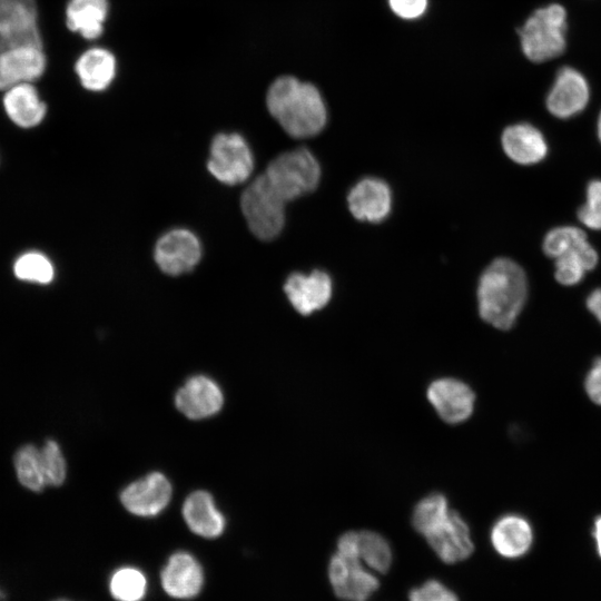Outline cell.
<instances>
[{"label": "cell", "instance_id": "1", "mask_svg": "<svg viewBox=\"0 0 601 601\" xmlns=\"http://www.w3.org/2000/svg\"><path fill=\"white\" fill-rule=\"evenodd\" d=\"M266 106L294 138L316 136L326 125L327 110L319 90L293 76H282L273 81L266 95Z\"/></svg>", "mask_w": 601, "mask_h": 601}, {"label": "cell", "instance_id": "2", "mask_svg": "<svg viewBox=\"0 0 601 601\" xmlns=\"http://www.w3.org/2000/svg\"><path fill=\"white\" fill-rule=\"evenodd\" d=\"M526 296L528 280L523 269L509 258H497L479 280L480 316L499 329H509L521 313Z\"/></svg>", "mask_w": 601, "mask_h": 601}, {"label": "cell", "instance_id": "3", "mask_svg": "<svg viewBox=\"0 0 601 601\" xmlns=\"http://www.w3.org/2000/svg\"><path fill=\"white\" fill-rule=\"evenodd\" d=\"M566 12L556 3L535 10L520 30L523 53L533 62L560 56L565 49Z\"/></svg>", "mask_w": 601, "mask_h": 601}, {"label": "cell", "instance_id": "4", "mask_svg": "<svg viewBox=\"0 0 601 601\" xmlns=\"http://www.w3.org/2000/svg\"><path fill=\"white\" fill-rule=\"evenodd\" d=\"M264 174L287 203L316 189L321 179V167L308 149L297 148L274 158Z\"/></svg>", "mask_w": 601, "mask_h": 601}, {"label": "cell", "instance_id": "5", "mask_svg": "<svg viewBox=\"0 0 601 601\" xmlns=\"http://www.w3.org/2000/svg\"><path fill=\"white\" fill-rule=\"evenodd\" d=\"M285 204L265 174L259 175L240 198L248 228L260 240H272L279 235L285 224Z\"/></svg>", "mask_w": 601, "mask_h": 601}, {"label": "cell", "instance_id": "6", "mask_svg": "<svg viewBox=\"0 0 601 601\" xmlns=\"http://www.w3.org/2000/svg\"><path fill=\"white\" fill-rule=\"evenodd\" d=\"M207 168L223 184L244 183L254 168V158L246 140L236 132L218 134L210 145Z\"/></svg>", "mask_w": 601, "mask_h": 601}, {"label": "cell", "instance_id": "7", "mask_svg": "<svg viewBox=\"0 0 601 601\" xmlns=\"http://www.w3.org/2000/svg\"><path fill=\"white\" fill-rule=\"evenodd\" d=\"M328 577L335 594L349 601H365L380 585L356 555L339 550L331 558Z\"/></svg>", "mask_w": 601, "mask_h": 601}, {"label": "cell", "instance_id": "8", "mask_svg": "<svg viewBox=\"0 0 601 601\" xmlns=\"http://www.w3.org/2000/svg\"><path fill=\"white\" fill-rule=\"evenodd\" d=\"M426 396L437 415L449 424L466 421L474 411L475 394L459 378L434 380L427 387Z\"/></svg>", "mask_w": 601, "mask_h": 601}, {"label": "cell", "instance_id": "9", "mask_svg": "<svg viewBox=\"0 0 601 601\" xmlns=\"http://www.w3.org/2000/svg\"><path fill=\"white\" fill-rule=\"evenodd\" d=\"M171 495L169 480L160 472H152L127 485L120 493V501L130 513L149 518L161 513Z\"/></svg>", "mask_w": 601, "mask_h": 601}, {"label": "cell", "instance_id": "10", "mask_svg": "<svg viewBox=\"0 0 601 601\" xmlns=\"http://www.w3.org/2000/svg\"><path fill=\"white\" fill-rule=\"evenodd\" d=\"M201 247L198 238L187 229H173L160 237L155 247V260L168 275L190 272L199 262Z\"/></svg>", "mask_w": 601, "mask_h": 601}, {"label": "cell", "instance_id": "11", "mask_svg": "<svg viewBox=\"0 0 601 601\" xmlns=\"http://www.w3.org/2000/svg\"><path fill=\"white\" fill-rule=\"evenodd\" d=\"M284 292L292 306L302 315L325 307L332 298V279L325 272L313 270L311 274H290L285 284Z\"/></svg>", "mask_w": 601, "mask_h": 601}, {"label": "cell", "instance_id": "12", "mask_svg": "<svg viewBox=\"0 0 601 601\" xmlns=\"http://www.w3.org/2000/svg\"><path fill=\"white\" fill-rule=\"evenodd\" d=\"M176 407L190 420H203L217 414L224 395L219 385L210 377L195 375L177 391Z\"/></svg>", "mask_w": 601, "mask_h": 601}, {"label": "cell", "instance_id": "13", "mask_svg": "<svg viewBox=\"0 0 601 601\" xmlns=\"http://www.w3.org/2000/svg\"><path fill=\"white\" fill-rule=\"evenodd\" d=\"M585 78L571 67L559 70L546 98L549 111L559 118H569L581 112L589 101Z\"/></svg>", "mask_w": 601, "mask_h": 601}, {"label": "cell", "instance_id": "14", "mask_svg": "<svg viewBox=\"0 0 601 601\" xmlns=\"http://www.w3.org/2000/svg\"><path fill=\"white\" fill-rule=\"evenodd\" d=\"M164 591L175 599L198 595L204 584V572L197 559L185 551L170 555L160 573Z\"/></svg>", "mask_w": 601, "mask_h": 601}, {"label": "cell", "instance_id": "15", "mask_svg": "<svg viewBox=\"0 0 601 601\" xmlns=\"http://www.w3.org/2000/svg\"><path fill=\"white\" fill-rule=\"evenodd\" d=\"M347 204L352 215L367 223H381L390 214L392 193L378 178L367 177L355 184L348 193Z\"/></svg>", "mask_w": 601, "mask_h": 601}, {"label": "cell", "instance_id": "16", "mask_svg": "<svg viewBox=\"0 0 601 601\" xmlns=\"http://www.w3.org/2000/svg\"><path fill=\"white\" fill-rule=\"evenodd\" d=\"M425 538L437 556L446 563L466 559L474 549L467 523L452 510L447 518Z\"/></svg>", "mask_w": 601, "mask_h": 601}, {"label": "cell", "instance_id": "17", "mask_svg": "<svg viewBox=\"0 0 601 601\" xmlns=\"http://www.w3.org/2000/svg\"><path fill=\"white\" fill-rule=\"evenodd\" d=\"M46 67L42 48L23 47L0 52V90L37 80Z\"/></svg>", "mask_w": 601, "mask_h": 601}, {"label": "cell", "instance_id": "18", "mask_svg": "<svg viewBox=\"0 0 601 601\" xmlns=\"http://www.w3.org/2000/svg\"><path fill=\"white\" fill-rule=\"evenodd\" d=\"M36 0H0V39L23 42L40 37Z\"/></svg>", "mask_w": 601, "mask_h": 601}, {"label": "cell", "instance_id": "19", "mask_svg": "<svg viewBox=\"0 0 601 601\" xmlns=\"http://www.w3.org/2000/svg\"><path fill=\"white\" fill-rule=\"evenodd\" d=\"M337 550L352 553L372 569L385 573L392 562L387 540L373 531H348L337 541Z\"/></svg>", "mask_w": 601, "mask_h": 601}, {"label": "cell", "instance_id": "20", "mask_svg": "<svg viewBox=\"0 0 601 601\" xmlns=\"http://www.w3.org/2000/svg\"><path fill=\"white\" fill-rule=\"evenodd\" d=\"M183 516L191 532L206 539L219 536L226 526L225 516L216 506L214 497L201 490L186 497Z\"/></svg>", "mask_w": 601, "mask_h": 601}, {"label": "cell", "instance_id": "21", "mask_svg": "<svg viewBox=\"0 0 601 601\" xmlns=\"http://www.w3.org/2000/svg\"><path fill=\"white\" fill-rule=\"evenodd\" d=\"M502 147L509 158L521 165L536 164L548 154L543 135L530 124H515L505 128Z\"/></svg>", "mask_w": 601, "mask_h": 601}, {"label": "cell", "instance_id": "22", "mask_svg": "<svg viewBox=\"0 0 601 601\" xmlns=\"http://www.w3.org/2000/svg\"><path fill=\"white\" fill-rule=\"evenodd\" d=\"M2 102L8 117L19 127L32 128L46 117L47 106L31 82L7 89Z\"/></svg>", "mask_w": 601, "mask_h": 601}, {"label": "cell", "instance_id": "23", "mask_svg": "<svg viewBox=\"0 0 601 601\" xmlns=\"http://www.w3.org/2000/svg\"><path fill=\"white\" fill-rule=\"evenodd\" d=\"M533 533L522 516L510 514L500 518L491 530V542L495 551L505 558H519L532 544Z\"/></svg>", "mask_w": 601, "mask_h": 601}, {"label": "cell", "instance_id": "24", "mask_svg": "<svg viewBox=\"0 0 601 601\" xmlns=\"http://www.w3.org/2000/svg\"><path fill=\"white\" fill-rule=\"evenodd\" d=\"M76 73L83 88L101 91L109 87L116 73V59L104 48H91L76 61Z\"/></svg>", "mask_w": 601, "mask_h": 601}, {"label": "cell", "instance_id": "25", "mask_svg": "<svg viewBox=\"0 0 601 601\" xmlns=\"http://www.w3.org/2000/svg\"><path fill=\"white\" fill-rule=\"evenodd\" d=\"M108 0H69L66 8L67 27L85 39H96L104 31Z\"/></svg>", "mask_w": 601, "mask_h": 601}, {"label": "cell", "instance_id": "26", "mask_svg": "<svg viewBox=\"0 0 601 601\" xmlns=\"http://www.w3.org/2000/svg\"><path fill=\"white\" fill-rule=\"evenodd\" d=\"M598 258V253L584 238L554 258L555 279L562 285H575L585 272L595 267Z\"/></svg>", "mask_w": 601, "mask_h": 601}, {"label": "cell", "instance_id": "27", "mask_svg": "<svg viewBox=\"0 0 601 601\" xmlns=\"http://www.w3.org/2000/svg\"><path fill=\"white\" fill-rule=\"evenodd\" d=\"M19 482L28 490L41 492L48 484V474L42 449L35 444L21 446L13 457Z\"/></svg>", "mask_w": 601, "mask_h": 601}, {"label": "cell", "instance_id": "28", "mask_svg": "<svg viewBox=\"0 0 601 601\" xmlns=\"http://www.w3.org/2000/svg\"><path fill=\"white\" fill-rule=\"evenodd\" d=\"M450 512L447 499L442 493H431L415 505L412 524L417 532L426 536L447 518Z\"/></svg>", "mask_w": 601, "mask_h": 601}, {"label": "cell", "instance_id": "29", "mask_svg": "<svg viewBox=\"0 0 601 601\" xmlns=\"http://www.w3.org/2000/svg\"><path fill=\"white\" fill-rule=\"evenodd\" d=\"M109 591L117 601H141L147 593V578L137 568H119L109 579Z\"/></svg>", "mask_w": 601, "mask_h": 601}, {"label": "cell", "instance_id": "30", "mask_svg": "<svg viewBox=\"0 0 601 601\" xmlns=\"http://www.w3.org/2000/svg\"><path fill=\"white\" fill-rule=\"evenodd\" d=\"M13 273L21 280L37 284H49L55 277L51 260L37 250L21 254L13 264Z\"/></svg>", "mask_w": 601, "mask_h": 601}, {"label": "cell", "instance_id": "31", "mask_svg": "<svg viewBox=\"0 0 601 601\" xmlns=\"http://www.w3.org/2000/svg\"><path fill=\"white\" fill-rule=\"evenodd\" d=\"M587 238L584 231L573 226L551 229L544 237L543 250L551 258H556L564 250Z\"/></svg>", "mask_w": 601, "mask_h": 601}, {"label": "cell", "instance_id": "32", "mask_svg": "<svg viewBox=\"0 0 601 601\" xmlns=\"http://www.w3.org/2000/svg\"><path fill=\"white\" fill-rule=\"evenodd\" d=\"M580 221L591 229H601V180H592L587 187V201L578 211Z\"/></svg>", "mask_w": 601, "mask_h": 601}, {"label": "cell", "instance_id": "33", "mask_svg": "<svg viewBox=\"0 0 601 601\" xmlns=\"http://www.w3.org/2000/svg\"><path fill=\"white\" fill-rule=\"evenodd\" d=\"M41 449L46 459L49 486L61 485L67 476V463L60 445L53 440H47Z\"/></svg>", "mask_w": 601, "mask_h": 601}, {"label": "cell", "instance_id": "34", "mask_svg": "<svg viewBox=\"0 0 601 601\" xmlns=\"http://www.w3.org/2000/svg\"><path fill=\"white\" fill-rule=\"evenodd\" d=\"M410 601H459L455 593L437 580H427L421 587L413 588Z\"/></svg>", "mask_w": 601, "mask_h": 601}, {"label": "cell", "instance_id": "35", "mask_svg": "<svg viewBox=\"0 0 601 601\" xmlns=\"http://www.w3.org/2000/svg\"><path fill=\"white\" fill-rule=\"evenodd\" d=\"M395 16L404 20L421 18L427 10L428 0H387Z\"/></svg>", "mask_w": 601, "mask_h": 601}, {"label": "cell", "instance_id": "36", "mask_svg": "<svg viewBox=\"0 0 601 601\" xmlns=\"http://www.w3.org/2000/svg\"><path fill=\"white\" fill-rule=\"evenodd\" d=\"M585 391L597 404L601 405V358H598L585 378Z\"/></svg>", "mask_w": 601, "mask_h": 601}, {"label": "cell", "instance_id": "37", "mask_svg": "<svg viewBox=\"0 0 601 601\" xmlns=\"http://www.w3.org/2000/svg\"><path fill=\"white\" fill-rule=\"evenodd\" d=\"M587 306L589 311L598 318L601 323V288L593 290L588 299Z\"/></svg>", "mask_w": 601, "mask_h": 601}, {"label": "cell", "instance_id": "38", "mask_svg": "<svg viewBox=\"0 0 601 601\" xmlns=\"http://www.w3.org/2000/svg\"><path fill=\"white\" fill-rule=\"evenodd\" d=\"M593 536L595 539L598 553L601 556V516H599L594 522Z\"/></svg>", "mask_w": 601, "mask_h": 601}, {"label": "cell", "instance_id": "39", "mask_svg": "<svg viewBox=\"0 0 601 601\" xmlns=\"http://www.w3.org/2000/svg\"><path fill=\"white\" fill-rule=\"evenodd\" d=\"M598 136H599V139L601 141V112H600V116H599V119H598Z\"/></svg>", "mask_w": 601, "mask_h": 601}, {"label": "cell", "instance_id": "40", "mask_svg": "<svg viewBox=\"0 0 601 601\" xmlns=\"http://www.w3.org/2000/svg\"><path fill=\"white\" fill-rule=\"evenodd\" d=\"M56 601H67V600H56Z\"/></svg>", "mask_w": 601, "mask_h": 601}]
</instances>
